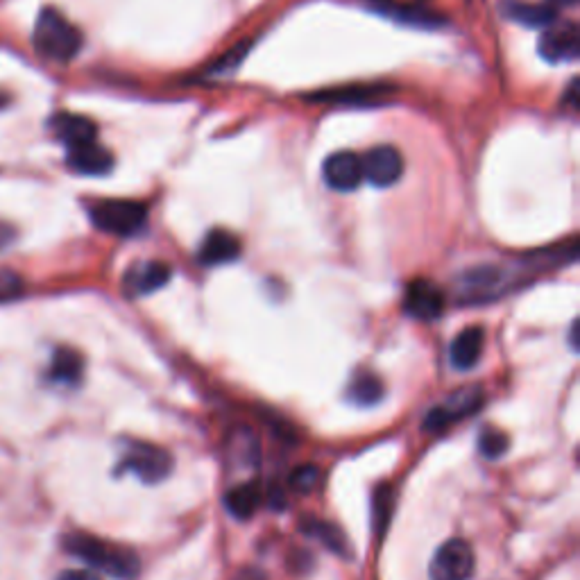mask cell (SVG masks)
<instances>
[{
  "mask_svg": "<svg viewBox=\"0 0 580 580\" xmlns=\"http://www.w3.org/2000/svg\"><path fill=\"white\" fill-rule=\"evenodd\" d=\"M306 533L311 537H318L322 544H327L331 551H336L338 556H345L347 553V542H345V535L338 531L336 526H331L327 522H320V519H306Z\"/></svg>",
  "mask_w": 580,
  "mask_h": 580,
  "instance_id": "obj_24",
  "label": "cell"
},
{
  "mask_svg": "<svg viewBox=\"0 0 580 580\" xmlns=\"http://www.w3.org/2000/svg\"><path fill=\"white\" fill-rule=\"evenodd\" d=\"M64 549L71 553V556L87 562L91 569L102 571V574L118 580H130L139 574L141 569V562L132 551L116 547L112 542L98 540V537L87 533L66 535Z\"/></svg>",
  "mask_w": 580,
  "mask_h": 580,
  "instance_id": "obj_1",
  "label": "cell"
},
{
  "mask_svg": "<svg viewBox=\"0 0 580 580\" xmlns=\"http://www.w3.org/2000/svg\"><path fill=\"white\" fill-rule=\"evenodd\" d=\"M66 166L78 175L100 177V175L112 173L114 155L107 148L98 145L96 141L82 143V145H75V148H68Z\"/></svg>",
  "mask_w": 580,
  "mask_h": 580,
  "instance_id": "obj_13",
  "label": "cell"
},
{
  "mask_svg": "<svg viewBox=\"0 0 580 580\" xmlns=\"http://www.w3.org/2000/svg\"><path fill=\"white\" fill-rule=\"evenodd\" d=\"M322 177L329 189L340 193L356 191L363 182L361 157H356L354 152H334V155L324 159Z\"/></svg>",
  "mask_w": 580,
  "mask_h": 580,
  "instance_id": "obj_12",
  "label": "cell"
},
{
  "mask_svg": "<svg viewBox=\"0 0 580 580\" xmlns=\"http://www.w3.org/2000/svg\"><path fill=\"white\" fill-rule=\"evenodd\" d=\"M447 297L442 293L440 286H435L429 279H415L411 286L406 288L404 295V309L415 320L433 322L445 313Z\"/></svg>",
  "mask_w": 580,
  "mask_h": 580,
  "instance_id": "obj_10",
  "label": "cell"
},
{
  "mask_svg": "<svg viewBox=\"0 0 580 580\" xmlns=\"http://www.w3.org/2000/svg\"><path fill=\"white\" fill-rule=\"evenodd\" d=\"M10 105V96H7V93H3L0 91V112H3V109Z\"/></svg>",
  "mask_w": 580,
  "mask_h": 580,
  "instance_id": "obj_32",
  "label": "cell"
},
{
  "mask_svg": "<svg viewBox=\"0 0 580 580\" xmlns=\"http://www.w3.org/2000/svg\"><path fill=\"white\" fill-rule=\"evenodd\" d=\"M483 347H485V331L481 327L463 329L449 347L451 365H454V368L460 372L476 368V363L481 361Z\"/></svg>",
  "mask_w": 580,
  "mask_h": 580,
  "instance_id": "obj_19",
  "label": "cell"
},
{
  "mask_svg": "<svg viewBox=\"0 0 580 580\" xmlns=\"http://www.w3.org/2000/svg\"><path fill=\"white\" fill-rule=\"evenodd\" d=\"M476 558L465 540H449L435 551L431 560V580H469L474 576Z\"/></svg>",
  "mask_w": 580,
  "mask_h": 580,
  "instance_id": "obj_6",
  "label": "cell"
},
{
  "mask_svg": "<svg viewBox=\"0 0 580 580\" xmlns=\"http://www.w3.org/2000/svg\"><path fill=\"white\" fill-rule=\"evenodd\" d=\"M12 238H14V229L10 225L0 223V250H5V247L12 243Z\"/></svg>",
  "mask_w": 580,
  "mask_h": 580,
  "instance_id": "obj_29",
  "label": "cell"
},
{
  "mask_svg": "<svg viewBox=\"0 0 580 580\" xmlns=\"http://www.w3.org/2000/svg\"><path fill=\"white\" fill-rule=\"evenodd\" d=\"M57 580H100V576L96 574V571H89V569H71V571H64V574Z\"/></svg>",
  "mask_w": 580,
  "mask_h": 580,
  "instance_id": "obj_28",
  "label": "cell"
},
{
  "mask_svg": "<svg viewBox=\"0 0 580 580\" xmlns=\"http://www.w3.org/2000/svg\"><path fill=\"white\" fill-rule=\"evenodd\" d=\"M241 257V241L227 229H211L200 245L198 261L202 266H225Z\"/></svg>",
  "mask_w": 580,
  "mask_h": 580,
  "instance_id": "obj_16",
  "label": "cell"
},
{
  "mask_svg": "<svg viewBox=\"0 0 580 580\" xmlns=\"http://www.w3.org/2000/svg\"><path fill=\"white\" fill-rule=\"evenodd\" d=\"M508 449V435L499 429H485L479 435V451L485 458H499Z\"/></svg>",
  "mask_w": 580,
  "mask_h": 580,
  "instance_id": "obj_25",
  "label": "cell"
},
{
  "mask_svg": "<svg viewBox=\"0 0 580 580\" xmlns=\"http://www.w3.org/2000/svg\"><path fill=\"white\" fill-rule=\"evenodd\" d=\"M34 48L55 62H71L82 48V32L55 7H44L34 23Z\"/></svg>",
  "mask_w": 580,
  "mask_h": 580,
  "instance_id": "obj_2",
  "label": "cell"
},
{
  "mask_svg": "<svg viewBox=\"0 0 580 580\" xmlns=\"http://www.w3.org/2000/svg\"><path fill=\"white\" fill-rule=\"evenodd\" d=\"M361 168L363 179H368L372 186H379V189H388V186L402 179L404 157L392 145H377L361 157Z\"/></svg>",
  "mask_w": 580,
  "mask_h": 580,
  "instance_id": "obj_8",
  "label": "cell"
},
{
  "mask_svg": "<svg viewBox=\"0 0 580 580\" xmlns=\"http://www.w3.org/2000/svg\"><path fill=\"white\" fill-rule=\"evenodd\" d=\"M383 397V381L370 370H358L347 386V399L356 406H374Z\"/></svg>",
  "mask_w": 580,
  "mask_h": 580,
  "instance_id": "obj_21",
  "label": "cell"
},
{
  "mask_svg": "<svg viewBox=\"0 0 580 580\" xmlns=\"http://www.w3.org/2000/svg\"><path fill=\"white\" fill-rule=\"evenodd\" d=\"M84 374V358L71 347H59L53 354L48 377L62 386H78Z\"/></svg>",
  "mask_w": 580,
  "mask_h": 580,
  "instance_id": "obj_20",
  "label": "cell"
},
{
  "mask_svg": "<svg viewBox=\"0 0 580 580\" xmlns=\"http://www.w3.org/2000/svg\"><path fill=\"white\" fill-rule=\"evenodd\" d=\"M388 93H395V87L386 82H374V84H347V87L338 89H324L320 93L311 96V100L322 102H340V105H374Z\"/></svg>",
  "mask_w": 580,
  "mask_h": 580,
  "instance_id": "obj_15",
  "label": "cell"
},
{
  "mask_svg": "<svg viewBox=\"0 0 580 580\" xmlns=\"http://www.w3.org/2000/svg\"><path fill=\"white\" fill-rule=\"evenodd\" d=\"M542 59H547L551 64H562V62H574L580 55V34L574 23L567 25H549L544 34L540 37V44H537Z\"/></svg>",
  "mask_w": 580,
  "mask_h": 580,
  "instance_id": "obj_11",
  "label": "cell"
},
{
  "mask_svg": "<svg viewBox=\"0 0 580 580\" xmlns=\"http://www.w3.org/2000/svg\"><path fill=\"white\" fill-rule=\"evenodd\" d=\"M89 218L100 232L134 236L148 223V209H145V204L134 200H100L91 204Z\"/></svg>",
  "mask_w": 580,
  "mask_h": 580,
  "instance_id": "obj_3",
  "label": "cell"
},
{
  "mask_svg": "<svg viewBox=\"0 0 580 580\" xmlns=\"http://www.w3.org/2000/svg\"><path fill=\"white\" fill-rule=\"evenodd\" d=\"M170 275H173V270L164 261H141L125 275V288L132 297L150 295L164 288L170 281Z\"/></svg>",
  "mask_w": 580,
  "mask_h": 580,
  "instance_id": "obj_14",
  "label": "cell"
},
{
  "mask_svg": "<svg viewBox=\"0 0 580 580\" xmlns=\"http://www.w3.org/2000/svg\"><path fill=\"white\" fill-rule=\"evenodd\" d=\"M236 580H263L257 571H247V574H243V576H238Z\"/></svg>",
  "mask_w": 580,
  "mask_h": 580,
  "instance_id": "obj_31",
  "label": "cell"
},
{
  "mask_svg": "<svg viewBox=\"0 0 580 580\" xmlns=\"http://www.w3.org/2000/svg\"><path fill=\"white\" fill-rule=\"evenodd\" d=\"M501 14L526 28H549L556 23V7L547 3H524V0H501Z\"/></svg>",
  "mask_w": 580,
  "mask_h": 580,
  "instance_id": "obj_18",
  "label": "cell"
},
{
  "mask_svg": "<svg viewBox=\"0 0 580 580\" xmlns=\"http://www.w3.org/2000/svg\"><path fill=\"white\" fill-rule=\"evenodd\" d=\"M483 392L481 388H463L451 395L445 404L431 408V413L426 415L424 429L431 433L445 431L451 424H456L465 417L474 415L483 404Z\"/></svg>",
  "mask_w": 580,
  "mask_h": 580,
  "instance_id": "obj_7",
  "label": "cell"
},
{
  "mask_svg": "<svg viewBox=\"0 0 580 580\" xmlns=\"http://www.w3.org/2000/svg\"><path fill=\"white\" fill-rule=\"evenodd\" d=\"M578 0H547V5L551 7H574Z\"/></svg>",
  "mask_w": 580,
  "mask_h": 580,
  "instance_id": "obj_30",
  "label": "cell"
},
{
  "mask_svg": "<svg viewBox=\"0 0 580 580\" xmlns=\"http://www.w3.org/2000/svg\"><path fill=\"white\" fill-rule=\"evenodd\" d=\"M173 465V456L166 449L150 445V442H127L118 472H130L139 476L143 483L157 485L168 479Z\"/></svg>",
  "mask_w": 580,
  "mask_h": 580,
  "instance_id": "obj_4",
  "label": "cell"
},
{
  "mask_svg": "<svg viewBox=\"0 0 580 580\" xmlns=\"http://www.w3.org/2000/svg\"><path fill=\"white\" fill-rule=\"evenodd\" d=\"M263 501V494L254 483H243L225 494V508L236 519H250L257 513Z\"/></svg>",
  "mask_w": 580,
  "mask_h": 580,
  "instance_id": "obj_22",
  "label": "cell"
},
{
  "mask_svg": "<svg viewBox=\"0 0 580 580\" xmlns=\"http://www.w3.org/2000/svg\"><path fill=\"white\" fill-rule=\"evenodd\" d=\"M318 476H320L318 467L302 465V467L295 469L293 476H290V485H293L297 492H309V490H313V485L318 483Z\"/></svg>",
  "mask_w": 580,
  "mask_h": 580,
  "instance_id": "obj_27",
  "label": "cell"
},
{
  "mask_svg": "<svg viewBox=\"0 0 580 580\" xmlns=\"http://www.w3.org/2000/svg\"><path fill=\"white\" fill-rule=\"evenodd\" d=\"M365 5H368L372 12L388 16V19L397 23L411 25V28H440V25H445V16L422 3H402V0H365Z\"/></svg>",
  "mask_w": 580,
  "mask_h": 580,
  "instance_id": "obj_9",
  "label": "cell"
},
{
  "mask_svg": "<svg viewBox=\"0 0 580 580\" xmlns=\"http://www.w3.org/2000/svg\"><path fill=\"white\" fill-rule=\"evenodd\" d=\"M508 290V272L497 266L467 270L458 279V295L463 302H494Z\"/></svg>",
  "mask_w": 580,
  "mask_h": 580,
  "instance_id": "obj_5",
  "label": "cell"
},
{
  "mask_svg": "<svg viewBox=\"0 0 580 580\" xmlns=\"http://www.w3.org/2000/svg\"><path fill=\"white\" fill-rule=\"evenodd\" d=\"M50 130L55 132V136L62 141L66 148H75V145L82 143H91L96 141L98 136V127L87 116H78V114H55L50 118Z\"/></svg>",
  "mask_w": 580,
  "mask_h": 580,
  "instance_id": "obj_17",
  "label": "cell"
},
{
  "mask_svg": "<svg viewBox=\"0 0 580 580\" xmlns=\"http://www.w3.org/2000/svg\"><path fill=\"white\" fill-rule=\"evenodd\" d=\"M392 506H395V492H392L390 485H379L372 499V522L377 537H383V533L388 531Z\"/></svg>",
  "mask_w": 580,
  "mask_h": 580,
  "instance_id": "obj_23",
  "label": "cell"
},
{
  "mask_svg": "<svg viewBox=\"0 0 580 580\" xmlns=\"http://www.w3.org/2000/svg\"><path fill=\"white\" fill-rule=\"evenodd\" d=\"M250 46H252V41H243V44H238L236 48H232L229 53H225L223 57H220L218 62L209 68V73L211 75H223V73H229V71H236V66L243 62L245 55H247V50H250Z\"/></svg>",
  "mask_w": 580,
  "mask_h": 580,
  "instance_id": "obj_26",
  "label": "cell"
}]
</instances>
